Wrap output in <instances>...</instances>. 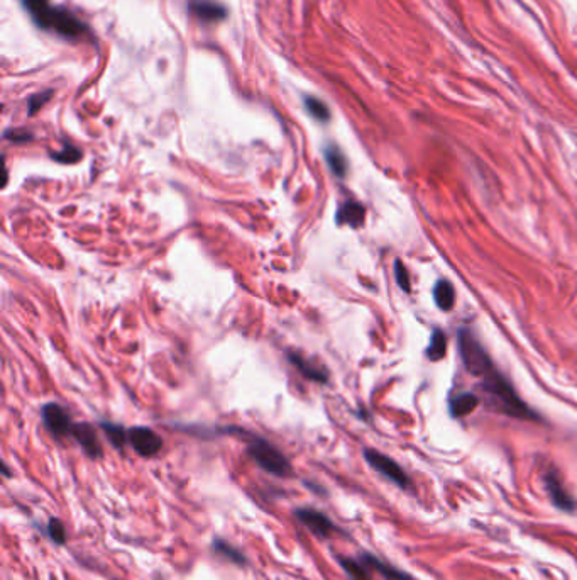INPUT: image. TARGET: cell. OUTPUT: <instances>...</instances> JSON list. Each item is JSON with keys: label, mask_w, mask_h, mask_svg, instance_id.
I'll return each mask as SVG.
<instances>
[{"label": "cell", "mask_w": 577, "mask_h": 580, "mask_svg": "<svg viewBox=\"0 0 577 580\" xmlns=\"http://www.w3.org/2000/svg\"><path fill=\"white\" fill-rule=\"evenodd\" d=\"M488 406L501 414H508L518 419H536V414L518 397L515 389L498 370L492 369L483 377L481 383Z\"/></svg>", "instance_id": "cell-1"}, {"label": "cell", "mask_w": 577, "mask_h": 580, "mask_svg": "<svg viewBox=\"0 0 577 580\" xmlns=\"http://www.w3.org/2000/svg\"><path fill=\"white\" fill-rule=\"evenodd\" d=\"M31 15L39 24V27L54 31V33L65 36V38L77 39L87 33L85 24L80 21L77 15L71 14L70 10L61 9V7L46 6L43 9L31 12Z\"/></svg>", "instance_id": "cell-2"}, {"label": "cell", "mask_w": 577, "mask_h": 580, "mask_svg": "<svg viewBox=\"0 0 577 580\" xmlns=\"http://www.w3.org/2000/svg\"><path fill=\"white\" fill-rule=\"evenodd\" d=\"M247 453L268 474L276 475V477H288L291 474L290 460L266 439L252 436L247 443Z\"/></svg>", "instance_id": "cell-3"}, {"label": "cell", "mask_w": 577, "mask_h": 580, "mask_svg": "<svg viewBox=\"0 0 577 580\" xmlns=\"http://www.w3.org/2000/svg\"><path fill=\"white\" fill-rule=\"evenodd\" d=\"M459 351L462 357V363L466 367L469 374L476 375V377H484L488 372L495 369L490 355L486 353L481 343L478 341L474 334L469 330H462L459 333Z\"/></svg>", "instance_id": "cell-4"}, {"label": "cell", "mask_w": 577, "mask_h": 580, "mask_svg": "<svg viewBox=\"0 0 577 580\" xmlns=\"http://www.w3.org/2000/svg\"><path fill=\"white\" fill-rule=\"evenodd\" d=\"M364 458H366V462L370 463L378 474H381L383 477L391 480V482L396 483L398 487H402V489H408V487H410L411 482L410 479H408V475L404 474V470L393 458L386 457V455L379 453V451L376 450H364Z\"/></svg>", "instance_id": "cell-5"}, {"label": "cell", "mask_w": 577, "mask_h": 580, "mask_svg": "<svg viewBox=\"0 0 577 580\" xmlns=\"http://www.w3.org/2000/svg\"><path fill=\"white\" fill-rule=\"evenodd\" d=\"M41 416L44 426H46L48 430H50V433L54 434L56 438H63V436L71 434V431H73L75 424L71 421L70 414H68L65 407H61L59 404H44L41 409Z\"/></svg>", "instance_id": "cell-6"}, {"label": "cell", "mask_w": 577, "mask_h": 580, "mask_svg": "<svg viewBox=\"0 0 577 580\" xmlns=\"http://www.w3.org/2000/svg\"><path fill=\"white\" fill-rule=\"evenodd\" d=\"M129 443L141 457H154L161 451L163 438L151 427L136 426L129 430Z\"/></svg>", "instance_id": "cell-7"}, {"label": "cell", "mask_w": 577, "mask_h": 580, "mask_svg": "<svg viewBox=\"0 0 577 580\" xmlns=\"http://www.w3.org/2000/svg\"><path fill=\"white\" fill-rule=\"evenodd\" d=\"M295 516H296V519L302 523V525H305L312 533L320 536V538H328V536L337 530L334 523H332L326 514L320 513V511H316V509H312V507H302V509H296Z\"/></svg>", "instance_id": "cell-8"}, {"label": "cell", "mask_w": 577, "mask_h": 580, "mask_svg": "<svg viewBox=\"0 0 577 580\" xmlns=\"http://www.w3.org/2000/svg\"><path fill=\"white\" fill-rule=\"evenodd\" d=\"M545 486H547L548 497H550L552 504H554L557 509L566 511V513H574L577 509L576 499L569 494L566 487H564L562 480H560L555 472H548L545 475Z\"/></svg>", "instance_id": "cell-9"}, {"label": "cell", "mask_w": 577, "mask_h": 580, "mask_svg": "<svg viewBox=\"0 0 577 580\" xmlns=\"http://www.w3.org/2000/svg\"><path fill=\"white\" fill-rule=\"evenodd\" d=\"M71 434L75 436V439L82 445L85 453L90 458H100L102 457V445L98 441V436L95 427L88 423H78L73 426V431Z\"/></svg>", "instance_id": "cell-10"}, {"label": "cell", "mask_w": 577, "mask_h": 580, "mask_svg": "<svg viewBox=\"0 0 577 580\" xmlns=\"http://www.w3.org/2000/svg\"><path fill=\"white\" fill-rule=\"evenodd\" d=\"M190 10L202 21H222L227 15V9L215 0H190Z\"/></svg>", "instance_id": "cell-11"}, {"label": "cell", "mask_w": 577, "mask_h": 580, "mask_svg": "<svg viewBox=\"0 0 577 580\" xmlns=\"http://www.w3.org/2000/svg\"><path fill=\"white\" fill-rule=\"evenodd\" d=\"M288 360H290L291 365L296 367V370L300 372L302 375H305L307 379L314 380V382H319V383H326L328 380V375L327 372L322 369V367H319L316 363L310 362V360H305L302 353H296V351H288Z\"/></svg>", "instance_id": "cell-12"}, {"label": "cell", "mask_w": 577, "mask_h": 580, "mask_svg": "<svg viewBox=\"0 0 577 580\" xmlns=\"http://www.w3.org/2000/svg\"><path fill=\"white\" fill-rule=\"evenodd\" d=\"M335 219H337V224H340V226L347 224V226L352 227H360L364 219H366V209H364L363 204L356 201H347L339 207Z\"/></svg>", "instance_id": "cell-13"}, {"label": "cell", "mask_w": 577, "mask_h": 580, "mask_svg": "<svg viewBox=\"0 0 577 580\" xmlns=\"http://www.w3.org/2000/svg\"><path fill=\"white\" fill-rule=\"evenodd\" d=\"M360 560L366 563L367 569H374L388 580H414L408 574H404V572H402L400 569H395V567L390 565V563L383 562V560H379L378 557H374V555H371V553H363Z\"/></svg>", "instance_id": "cell-14"}, {"label": "cell", "mask_w": 577, "mask_h": 580, "mask_svg": "<svg viewBox=\"0 0 577 580\" xmlns=\"http://www.w3.org/2000/svg\"><path fill=\"white\" fill-rule=\"evenodd\" d=\"M479 406V397L474 394H459L455 397L451 399V413L454 418H462V416L471 414L476 407Z\"/></svg>", "instance_id": "cell-15"}, {"label": "cell", "mask_w": 577, "mask_h": 580, "mask_svg": "<svg viewBox=\"0 0 577 580\" xmlns=\"http://www.w3.org/2000/svg\"><path fill=\"white\" fill-rule=\"evenodd\" d=\"M434 299L439 309L451 311L455 302V292L448 280H439L434 287Z\"/></svg>", "instance_id": "cell-16"}, {"label": "cell", "mask_w": 577, "mask_h": 580, "mask_svg": "<svg viewBox=\"0 0 577 580\" xmlns=\"http://www.w3.org/2000/svg\"><path fill=\"white\" fill-rule=\"evenodd\" d=\"M326 162L328 168L332 170V174L337 175V177L344 178L347 175V160L344 157V153L340 151L339 146L335 145H328L326 148Z\"/></svg>", "instance_id": "cell-17"}, {"label": "cell", "mask_w": 577, "mask_h": 580, "mask_svg": "<svg viewBox=\"0 0 577 580\" xmlns=\"http://www.w3.org/2000/svg\"><path fill=\"white\" fill-rule=\"evenodd\" d=\"M339 563L342 567L344 572L351 577V580H371L370 572H367V565L363 562V560H354V558H344L339 557Z\"/></svg>", "instance_id": "cell-18"}, {"label": "cell", "mask_w": 577, "mask_h": 580, "mask_svg": "<svg viewBox=\"0 0 577 580\" xmlns=\"http://www.w3.org/2000/svg\"><path fill=\"white\" fill-rule=\"evenodd\" d=\"M446 351H447V336L444 331L437 330L434 331V334H432L430 338V346H428L427 350V357L432 360V362H439V360H442L446 357Z\"/></svg>", "instance_id": "cell-19"}, {"label": "cell", "mask_w": 577, "mask_h": 580, "mask_svg": "<svg viewBox=\"0 0 577 580\" xmlns=\"http://www.w3.org/2000/svg\"><path fill=\"white\" fill-rule=\"evenodd\" d=\"M100 426H102V430L105 431L107 438H109V441L115 448H122L127 441H129V431L124 430L120 424L102 421V423H100Z\"/></svg>", "instance_id": "cell-20"}, {"label": "cell", "mask_w": 577, "mask_h": 580, "mask_svg": "<svg viewBox=\"0 0 577 580\" xmlns=\"http://www.w3.org/2000/svg\"><path fill=\"white\" fill-rule=\"evenodd\" d=\"M214 550L217 551L219 555H222V557L231 560V562L235 563V565H246L247 563L244 553H240L238 548L229 545V543L224 542V539H214Z\"/></svg>", "instance_id": "cell-21"}, {"label": "cell", "mask_w": 577, "mask_h": 580, "mask_svg": "<svg viewBox=\"0 0 577 580\" xmlns=\"http://www.w3.org/2000/svg\"><path fill=\"white\" fill-rule=\"evenodd\" d=\"M305 107H307V111L310 112L312 115H314L316 121L326 122V121H328V118H330L328 107L322 101H319L316 97H310V95L305 97Z\"/></svg>", "instance_id": "cell-22"}, {"label": "cell", "mask_w": 577, "mask_h": 580, "mask_svg": "<svg viewBox=\"0 0 577 580\" xmlns=\"http://www.w3.org/2000/svg\"><path fill=\"white\" fill-rule=\"evenodd\" d=\"M53 160L59 163H65V165H71V163H77L80 158H82V151L73 145H65L61 151H56V153L51 155Z\"/></svg>", "instance_id": "cell-23"}, {"label": "cell", "mask_w": 577, "mask_h": 580, "mask_svg": "<svg viewBox=\"0 0 577 580\" xmlns=\"http://www.w3.org/2000/svg\"><path fill=\"white\" fill-rule=\"evenodd\" d=\"M48 535H50V538L53 539L54 543H58V545H63V543L66 542L65 526H63V523L56 518L50 519V523H48Z\"/></svg>", "instance_id": "cell-24"}, {"label": "cell", "mask_w": 577, "mask_h": 580, "mask_svg": "<svg viewBox=\"0 0 577 580\" xmlns=\"http://www.w3.org/2000/svg\"><path fill=\"white\" fill-rule=\"evenodd\" d=\"M3 138L9 139L12 143H27L33 139V133L26 129H7L3 133Z\"/></svg>", "instance_id": "cell-25"}, {"label": "cell", "mask_w": 577, "mask_h": 580, "mask_svg": "<svg viewBox=\"0 0 577 580\" xmlns=\"http://www.w3.org/2000/svg\"><path fill=\"white\" fill-rule=\"evenodd\" d=\"M51 94H53V92H51V90H46V92H43V94H36V95H33V97L29 99V114L33 115V114H36V112H38L39 109H41V107L44 106V104H46V102L50 101V99H51Z\"/></svg>", "instance_id": "cell-26"}, {"label": "cell", "mask_w": 577, "mask_h": 580, "mask_svg": "<svg viewBox=\"0 0 577 580\" xmlns=\"http://www.w3.org/2000/svg\"><path fill=\"white\" fill-rule=\"evenodd\" d=\"M395 275H396V280H398V285L402 287L404 292H410V278H408V271L400 260L395 263Z\"/></svg>", "instance_id": "cell-27"}, {"label": "cell", "mask_w": 577, "mask_h": 580, "mask_svg": "<svg viewBox=\"0 0 577 580\" xmlns=\"http://www.w3.org/2000/svg\"><path fill=\"white\" fill-rule=\"evenodd\" d=\"M24 3H26L27 10L34 12L38 9H43V7L50 6V0H24Z\"/></svg>", "instance_id": "cell-28"}]
</instances>
